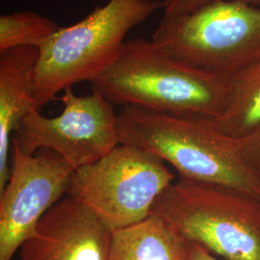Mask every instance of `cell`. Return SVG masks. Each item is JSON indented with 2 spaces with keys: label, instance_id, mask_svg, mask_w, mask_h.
Instances as JSON below:
<instances>
[{
  "label": "cell",
  "instance_id": "8",
  "mask_svg": "<svg viewBox=\"0 0 260 260\" xmlns=\"http://www.w3.org/2000/svg\"><path fill=\"white\" fill-rule=\"evenodd\" d=\"M75 171L51 150L28 154L12 141L9 177L0 193V260H13L42 218L68 192Z\"/></svg>",
  "mask_w": 260,
  "mask_h": 260
},
{
  "label": "cell",
  "instance_id": "16",
  "mask_svg": "<svg viewBox=\"0 0 260 260\" xmlns=\"http://www.w3.org/2000/svg\"><path fill=\"white\" fill-rule=\"evenodd\" d=\"M185 240V239H184ZM184 260H219L201 245L185 240Z\"/></svg>",
  "mask_w": 260,
  "mask_h": 260
},
{
  "label": "cell",
  "instance_id": "5",
  "mask_svg": "<svg viewBox=\"0 0 260 260\" xmlns=\"http://www.w3.org/2000/svg\"><path fill=\"white\" fill-rule=\"evenodd\" d=\"M151 41L182 62L231 77L260 62V6L217 0L163 14Z\"/></svg>",
  "mask_w": 260,
  "mask_h": 260
},
{
  "label": "cell",
  "instance_id": "2",
  "mask_svg": "<svg viewBox=\"0 0 260 260\" xmlns=\"http://www.w3.org/2000/svg\"><path fill=\"white\" fill-rule=\"evenodd\" d=\"M120 144L155 154L193 182L224 186L260 200V172L246 160L237 140L214 119L181 117L122 106Z\"/></svg>",
  "mask_w": 260,
  "mask_h": 260
},
{
  "label": "cell",
  "instance_id": "12",
  "mask_svg": "<svg viewBox=\"0 0 260 260\" xmlns=\"http://www.w3.org/2000/svg\"><path fill=\"white\" fill-rule=\"evenodd\" d=\"M230 78L229 102L215 121L224 133L241 139L260 125V62Z\"/></svg>",
  "mask_w": 260,
  "mask_h": 260
},
{
  "label": "cell",
  "instance_id": "9",
  "mask_svg": "<svg viewBox=\"0 0 260 260\" xmlns=\"http://www.w3.org/2000/svg\"><path fill=\"white\" fill-rule=\"evenodd\" d=\"M112 235L99 217L68 196L21 245L19 260H110Z\"/></svg>",
  "mask_w": 260,
  "mask_h": 260
},
{
  "label": "cell",
  "instance_id": "11",
  "mask_svg": "<svg viewBox=\"0 0 260 260\" xmlns=\"http://www.w3.org/2000/svg\"><path fill=\"white\" fill-rule=\"evenodd\" d=\"M185 240L162 218L113 232L110 260H184Z\"/></svg>",
  "mask_w": 260,
  "mask_h": 260
},
{
  "label": "cell",
  "instance_id": "15",
  "mask_svg": "<svg viewBox=\"0 0 260 260\" xmlns=\"http://www.w3.org/2000/svg\"><path fill=\"white\" fill-rule=\"evenodd\" d=\"M217 0H163V14H181L190 12L206 3ZM260 6V0H238Z\"/></svg>",
  "mask_w": 260,
  "mask_h": 260
},
{
  "label": "cell",
  "instance_id": "6",
  "mask_svg": "<svg viewBox=\"0 0 260 260\" xmlns=\"http://www.w3.org/2000/svg\"><path fill=\"white\" fill-rule=\"evenodd\" d=\"M175 181L161 158L120 144L95 163L75 170L67 194L116 232L149 218L159 197Z\"/></svg>",
  "mask_w": 260,
  "mask_h": 260
},
{
  "label": "cell",
  "instance_id": "14",
  "mask_svg": "<svg viewBox=\"0 0 260 260\" xmlns=\"http://www.w3.org/2000/svg\"><path fill=\"white\" fill-rule=\"evenodd\" d=\"M236 140L244 157L260 172V125L246 137Z\"/></svg>",
  "mask_w": 260,
  "mask_h": 260
},
{
  "label": "cell",
  "instance_id": "10",
  "mask_svg": "<svg viewBox=\"0 0 260 260\" xmlns=\"http://www.w3.org/2000/svg\"><path fill=\"white\" fill-rule=\"evenodd\" d=\"M38 58L39 49L34 47L0 54V193L9 177L14 134L30 112L39 110L33 80Z\"/></svg>",
  "mask_w": 260,
  "mask_h": 260
},
{
  "label": "cell",
  "instance_id": "13",
  "mask_svg": "<svg viewBox=\"0 0 260 260\" xmlns=\"http://www.w3.org/2000/svg\"><path fill=\"white\" fill-rule=\"evenodd\" d=\"M54 20L31 11L0 16V54L14 48L43 47L59 30Z\"/></svg>",
  "mask_w": 260,
  "mask_h": 260
},
{
  "label": "cell",
  "instance_id": "4",
  "mask_svg": "<svg viewBox=\"0 0 260 260\" xmlns=\"http://www.w3.org/2000/svg\"><path fill=\"white\" fill-rule=\"evenodd\" d=\"M183 239L225 260H260V200L224 186L178 178L152 208Z\"/></svg>",
  "mask_w": 260,
  "mask_h": 260
},
{
  "label": "cell",
  "instance_id": "3",
  "mask_svg": "<svg viewBox=\"0 0 260 260\" xmlns=\"http://www.w3.org/2000/svg\"><path fill=\"white\" fill-rule=\"evenodd\" d=\"M163 0H108L83 19L60 27L39 48L33 73L39 109L75 84L90 83L116 61L131 29L144 23Z\"/></svg>",
  "mask_w": 260,
  "mask_h": 260
},
{
  "label": "cell",
  "instance_id": "7",
  "mask_svg": "<svg viewBox=\"0 0 260 260\" xmlns=\"http://www.w3.org/2000/svg\"><path fill=\"white\" fill-rule=\"evenodd\" d=\"M63 111L48 118L33 110L20 121L13 140L28 154L47 149L75 170L95 163L120 145L118 114L114 104L92 89L84 96L66 90Z\"/></svg>",
  "mask_w": 260,
  "mask_h": 260
},
{
  "label": "cell",
  "instance_id": "1",
  "mask_svg": "<svg viewBox=\"0 0 260 260\" xmlns=\"http://www.w3.org/2000/svg\"><path fill=\"white\" fill-rule=\"evenodd\" d=\"M91 84L114 105L214 120L231 93L230 77L182 62L140 37L125 41L116 61Z\"/></svg>",
  "mask_w": 260,
  "mask_h": 260
}]
</instances>
